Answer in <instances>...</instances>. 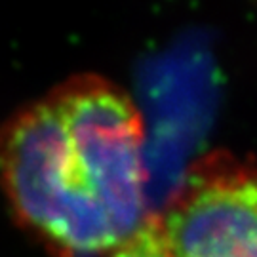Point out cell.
<instances>
[{
    "mask_svg": "<svg viewBox=\"0 0 257 257\" xmlns=\"http://www.w3.org/2000/svg\"><path fill=\"white\" fill-rule=\"evenodd\" d=\"M145 126L120 86L78 74L0 124V187L61 255L112 253L151 217Z\"/></svg>",
    "mask_w": 257,
    "mask_h": 257,
    "instance_id": "6da1fadb",
    "label": "cell"
},
{
    "mask_svg": "<svg viewBox=\"0 0 257 257\" xmlns=\"http://www.w3.org/2000/svg\"><path fill=\"white\" fill-rule=\"evenodd\" d=\"M110 257H172L166 246L158 217L151 215L145 225L128 242L114 249Z\"/></svg>",
    "mask_w": 257,
    "mask_h": 257,
    "instance_id": "3957f363",
    "label": "cell"
},
{
    "mask_svg": "<svg viewBox=\"0 0 257 257\" xmlns=\"http://www.w3.org/2000/svg\"><path fill=\"white\" fill-rule=\"evenodd\" d=\"M158 221L172 257H257V164L200 158Z\"/></svg>",
    "mask_w": 257,
    "mask_h": 257,
    "instance_id": "7a4b0ae2",
    "label": "cell"
}]
</instances>
